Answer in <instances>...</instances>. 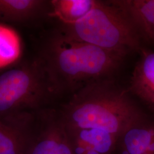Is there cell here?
Wrapping results in <instances>:
<instances>
[{
	"label": "cell",
	"mask_w": 154,
	"mask_h": 154,
	"mask_svg": "<svg viewBox=\"0 0 154 154\" xmlns=\"http://www.w3.org/2000/svg\"><path fill=\"white\" fill-rule=\"evenodd\" d=\"M126 56L74 39L59 31L50 39L39 61L53 95L74 93L89 83L110 78Z\"/></svg>",
	"instance_id": "obj_1"
},
{
	"label": "cell",
	"mask_w": 154,
	"mask_h": 154,
	"mask_svg": "<svg viewBox=\"0 0 154 154\" xmlns=\"http://www.w3.org/2000/svg\"><path fill=\"white\" fill-rule=\"evenodd\" d=\"M66 128L106 132L119 139L146 114L110 78L93 81L73 93L59 112Z\"/></svg>",
	"instance_id": "obj_2"
},
{
	"label": "cell",
	"mask_w": 154,
	"mask_h": 154,
	"mask_svg": "<svg viewBox=\"0 0 154 154\" xmlns=\"http://www.w3.org/2000/svg\"><path fill=\"white\" fill-rule=\"evenodd\" d=\"M60 32L69 37L102 49L124 54L142 50L140 37L132 23L109 1H95L88 13Z\"/></svg>",
	"instance_id": "obj_3"
},
{
	"label": "cell",
	"mask_w": 154,
	"mask_h": 154,
	"mask_svg": "<svg viewBox=\"0 0 154 154\" xmlns=\"http://www.w3.org/2000/svg\"><path fill=\"white\" fill-rule=\"evenodd\" d=\"M52 96L39 60L0 73V116L38 111Z\"/></svg>",
	"instance_id": "obj_4"
},
{
	"label": "cell",
	"mask_w": 154,
	"mask_h": 154,
	"mask_svg": "<svg viewBox=\"0 0 154 154\" xmlns=\"http://www.w3.org/2000/svg\"><path fill=\"white\" fill-rule=\"evenodd\" d=\"M25 154H74L59 112L38 110L35 112Z\"/></svg>",
	"instance_id": "obj_5"
},
{
	"label": "cell",
	"mask_w": 154,
	"mask_h": 154,
	"mask_svg": "<svg viewBox=\"0 0 154 154\" xmlns=\"http://www.w3.org/2000/svg\"><path fill=\"white\" fill-rule=\"evenodd\" d=\"M36 111L0 116V154H25Z\"/></svg>",
	"instance_id": "obj_6"
},
{
	"label": "cell",
	"mask_w": 154,
	"mask_h": 154,
	"mask_svg": "<svg viewBox=\"0 0 154 154\" xmlns=\"http://www.w3.org/2000/svg\"><path fill=\"white\" fill-rule=\"evenodd\" d=\"M113 154H154V121L146 115L122 134Z\"/></svg>",
	"instance_id": "obj_7"
},
{
	"label": "cell",
	"mask_w": 154,
	"mask_h": 154,
	"mask_svg": "<svg viewBox=\"0 0 154 154\" xmlns=\"http://www.w3.org/2000/svg\"><path fill=\"white\" fill-rule=\"evenodd\" d=\"M124 14L139 37L154 44V0L109 1Z\"/></svg>",
	"instance_id": "obj_8"
},
{
	"label": "cell",
	"mask_w": 154,
	"mask_h": 154,
	"mask_svg": "<svg viewBox=\"0 0 154 154\" xmlns=\"http://www.w3.org/2000/svg\"><path fill=\"white\" fill-rule=\"evenodd\" d=\"M134 67L128 91L154 111V51L142 49Z\"/></svg>",
	"instance_id": "obj_9"
},
{
	"label": "cell",
	"mask_w": 154,
	"mask_h": 154,
	"mask_svg": "<svg viewBox=\"0 0 154 154\" xmlns=\"http://www.w3.org/2000/svg\"><path fill=\"white\" fill-rule=\"evenodd\" d=\"M41 0H0V20L21 22L34 18L44 10Z\"/></svg>",
	"instance_id": "obj_10"
},
{
	"label": "cell",
	"mask_w": 154,
	"mask_h": 154,
	"mask_svg": "<svg viewBox=\"0 0 154 154\" xmlns=\"http://www.w3.org/2000/svg\"><path fill=\"white\" fill-rule=\"evenodd\" d=\"M95 0H53V14L63 24H72L85 16L93 7Z\"/></svg>",
	"instance_id": "obj_11"
},
{
	"label": "cell",
	"mask_w": 154,
	"mask_h": 154,
	"mask_svg": "<svg viewBox=\"0 0 154 154\" xmlns=\"http://www.w3.org/2000/svg\"><path fill=\"white\" fill-rule=\"evenodd\" d=\"M20 53V42L16 33L11 29L0 25V67L16 61Z\"/></svg>",
	"instance_id": "obj_12"
}]
</instances>
